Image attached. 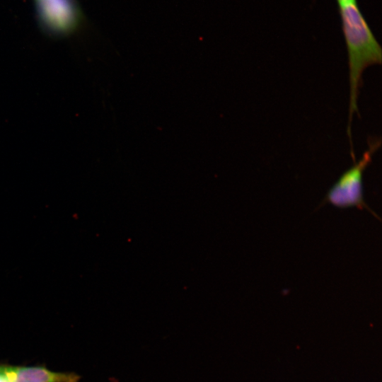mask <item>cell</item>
<instances>
[{"mask_svg":"<svg viewBox=\"0 0 382 382\" xmlns=\"http://www.w3.org/2000/svg\"><path fill=\"white\" fill-rule=\"evenodd\" d=\"M380 138L369 139L368 149L361 159L344 172L328 192L323 203H330L341 209L357 207L366 209L375 218L379 216L366 204L363 197V173L371 162L373 155L380 148Z\"/></svg>","mask_w":382,"mask_h":382,"instance_id":"obj_2","label":"cell"},{"mask_svg":"<svg viewBox=\"0 0 382 382\" xmlns=\"http://www.w3.org/2000/svg\"><path fill=\"white\" fill-rule=\"evenodd\" d=\"M44 23L55 31L71 29L78 20V13L72 0H37Z\"/></svg>","mask_w":382,"mask_h":382,"instance_id":"obj_3","label":"cell"},{"mask_svg":"<svg viewBox=\"0 0 382 382\" xmlns=\"http://www.w3.org/2000/svg\"><path fill=\"white\" fill-rule=\"evenodd\" d=\"M0 376L7 382H78L74 373H57L41 366H0Z\"/></svg>","mask_w":382,"mask_h":382,"instance_id":"obj_4","label":"cell"},{"mask_svg":"<svg viewBox=\"0 0 382 382\" xmlns=\"http://www.w3.org/2000/svg\"><path fill=\"white\" fill-rule=\"evenodd\" d=\"M337 1L339 4H341V3L347 2V1H350L353 0H337Z\"/></svg>","mask_w":382,"mask_h":382,"instance_id":"obj_5","label":"cell"},{"mask_svg":"<svg viewBox=\"0 0 382 382\" xmlns=\"http://www.w3.org/2000/svg\"><path fill=\"white\" fill-rule=\"evenodd\" d=\"M0 382H7L1 376H0Z\"/></svg>","mask_w":382,"mask_h":382,"instance_id":"obj_6","label":"cell"},{"mask_svg":"<svg viewBox=\"0 0 382 382\" xmlns=\"http://www.w3.org/2000/svg\"><path fill=\"white\" fill-rule=\"evenodd\" d=\"M342 28L348 55L349 101L347 136L352 141V122L354 114L359 115L357 100L362 83V73L366 68L382 62L381 47L358 8L356 0L339 4Z\"/></svg>","mask_w":382,"mask_h":382,"instance_id":"obj_1","label":"cell"}]
</instances>
